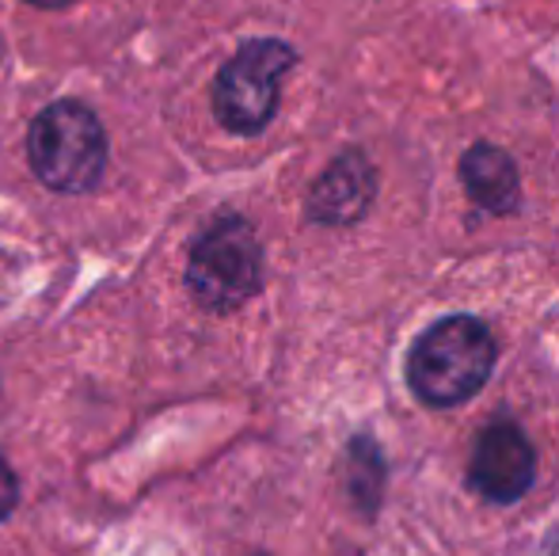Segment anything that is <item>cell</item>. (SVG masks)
<instances>
[{"instance_id":"cell-1","label":"cell","mask_w":559,"mask_h":556,"mask_svg":"<svg viewBox=\"0 0 559 556\" xmlns=\"http://www.w3.org/2000/svg\"><path fill=\"white\" fill-rule=\"evenodd\" d=\"M495 370V340L484 320L445 317L415 340L407 355V386L423 404L453 409L487 386Z\"/></svg>"},{"instance_id":"cell-2","label":"cell","mask_w":559,"mask_h":556,"mask_svg":"<svg viewBox=\"0 0 559 556\" xmlns=\"http://www.w3.org/2000/svg\"><path fill=\"white\" fill-rule=\"evenodd\" d=\"M27 161L46 187L81 194L99 184L107 168V138L99 119L76 99L50 104L27 134Z\"/></svg>"},{"instance_id":"cell-3","label":"cell","mask_w":559,"mask_h":556,"mask_svg":"<svg viewBox=\"0 0 559 556\" xmlns=\"http://www.w3.org/2000/svg\"><path fill=\"white\" fill-rule=\"evenodd\" d=\"M263 282V248L243 217L228 214L214 222L191 248L187 286L202 309L233 312Z\"/></svg>"},{"instance_id":"cell-4","label":"cell","mask_w":559,"mask_h":556,"mask_svg":"<svg viewBox=\"0 0 559 556\" xmlns=\"http://www.w3.org/2000/svg\"><path fill=\"white\" fill-rule=\"evenodd\" d=\"M294 46L278 38H251L228 58L214 84V115L233 134H259L278 111L282 76L294 69Z\"/></svg>"},{"instance_id":"cell-5","label":"cell","mask_w":559,"mask_h":556,"mask_svg":"<svg viewBox=\"0 0 559 556\" xmlns=\"http://www.w3.org/2000/svg\"><path fill=\"white\" fill-rule=\"evenodd\" d=\"M537 476V453L518 423H491L472 450L468 481L491 504H514L533 488Z\"/></svg>"},{"instance_id":"cell-6","label":"cell","mask_w":559,"mask_h":556,"mask_svg":"<svg viewBox=\"0 0 559 556\" xmlns=\"http://www.w3.org/2000/svg\"><path fill=\"white\" fill-rule=\"evenodd\" d=\"M373 168L361 153H343L309 194V214L324 225H350L373 202Z\"/></svg>"},{"instance_id":"cell-7","label":"cell","mask_w":559,"mask_h":556,"mask_svg":"<svg viewBox=\"0 0 559 556\" xmlns=\"http://www.w3.org/2000/svg\"><path fill=\"white\" fill-rule=\"evenodd\" d=\"M461 179L468 199L479 210L507 214L518 206V168L502 149L495 145H472L461 161Z\"/></svg>"},{"instance_id":"cell-8","label":"cell","mask_w":559,"mask_h":556,"mask_svg":"<svg viewBox=\"0 0 559 556\" xmlns=\"http://www.w3.org/2000/svg\"><path fill=\"white\" fill-rule=\"evenodd\" d=\"M15 499H20V481H15V473L8 469V461L0 458V522L12 514Z\"/></svg>"},{"instance_id":"cell-9","label":"cell","mask_w":559,"mask_h":556,"mask_svg":"<svg viewBox=\"0 0 559 556\" xmlns=\"http://www.w3.org/2000/svg\"><path fill=\"white\" fill-rule=\"evenodd\" d=\"M27 4H35V8H66V4H73V0H27Z\"/></svg>"}]
</instances>
